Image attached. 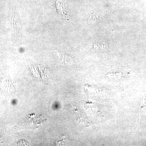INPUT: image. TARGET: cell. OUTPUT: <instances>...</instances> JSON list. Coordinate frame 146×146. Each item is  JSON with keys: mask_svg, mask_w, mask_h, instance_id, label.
Listing matches in <instances>:
<instances>
[{"mask_svg": "<svg viewBox=\"0 0 146 146\" xmlns=\"http://www.w3.org/2000/svg\"><path fill=\"white\" fill-rule=\"evenodd\" d=\"M139 117L140 118L146 116V98L143 100L139 109Z\"/></svg>", "mask_w": 146, "mask_h": 146, "instance_id": "1", "label": "cell"}, {"mask_svg": "<svg viewBox=\"0 0 146 146\" xmlns=\"http://www.w3.org/2000/svg\"><path fill=\"white\" fill-rule=\"evenodd\" d=\"M108 77L110 79H114L117 80L120 78L121 76V74L119 73H114V74H108L107 75Z\"/></svg>", "mask_w": 146, "mask_h": 146, "instance_id": "2", "label": "cell"}]
</instances>
